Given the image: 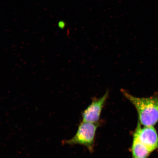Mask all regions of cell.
<instances>
[{"instance_id":"1","label":"cell","mask_w":158,"mask_h":158,"mask_svg":"<svg viewBox=\"0 0 158 158\" xmlns=\"http://www.w3.org/2000/svg\"><path fill=\"white\" fill-rule=\"evenodd\" d=\"M121 92L135 106L138 115V121L144 126H154L158 122V98H139L132 95L124 89Z\"/></svg>"},{"instance_id":"2","label":"cell","mask_w":158,"mask_h":158,"mask_svg":"<svg viewBox=\"0 0 158 158\" xmlns=\"http://www.w3.org/2000/svg\"><path fill=\"white\" fill-rule=\"evenodd\" d=\"M99 126V123L82 121L79 126L74 137L64 141V143L71 145L79 144L84 145L92 152L94 151L95 136Z\"/></svg>"},{"instance_id":"3","label":"cell","mask_w":158,"mask_h":158,"mask_svg":"<svg viewBox=\"0 0 158 158\" xmlns=\"http://www.w3.org/2000/svg\"><path fill=\"white\" fill-rule=\"evenodd\" d=\"M141 124L138 121V125L133 137L147 147L152 152L158 148V136L153 126H144L141 128Z\"/></svg>"},{"instance_id":"4","label":"cell","mask_w":158,"mask_h":158,"mask_svg":"<svg viewBox=\"0 0 158 158\" xmlns=\"http://www.w3.org/2000/svg\"><path fill=\"white\" fill-rule=\"evenodd\" d=\"M108 91L100 98H94L92 103L82 113V121L98 123L101 114L108 97Z\"/></svg>"},{"instance_id":"5","label":"cell","mask_w":158,"mask_h":158,"mask_svg":"<svg viewBox=\"0 0 158 158\" xmlns=\"http://www.w3.org/2000/svg\"><path fill=\"white\" fill-rule=\"evenodd\" d=\"M131 152L133 158L147 157L152 152L135 137H133Z\"/></svg>"},{"instance_id":"6","label":"cell","mask_w":158,"mask_h":158,"mask_svg":"<svg viewBox=\"0 0 158 158\" xmlns=\"http://www.w3.org/2000/svg\"><path fill=\"white\" fill-rule=\"evenodd\" d=\"M58 27L61 29H64L65 27V23L64 21H60L58 23Z\"/></svg>"},{"instance_id":"7","label":"cell","mask_w":158,"mask_h":158,"mask_svg":"<svg viewBox=\"0 0 158 158\" xmlns=\"http://www.w3.org/2000/svg\"><path fill=\"white\" fill-rule=\"evenodd\" d=\"M147 158V157H143V158Z\"/></svg>"}]
</instances>
